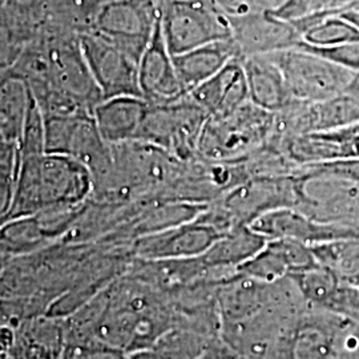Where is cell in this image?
<instances>
[{
    "label": "cell",
    "mask_w": 359,
    "mask_h": 359,
    "mask_svg": "<svg viewBox=\"0 0 359 359\" xmlns=\"http://www.w3.org/2000/svg\"><path fill=\"white\" fill-rule=\"evenodd\" d=\"M84 317L74 341H97L128 354L154 346L176 323L167 297L137 276L109 285Z\"/></svg>",
    "instance_id": "cell-1"
},
{
    "label": "cell",
    "mask_w": 359,
    "mask_h": 359,
    "mask_svg": "<svg viewBox=\"0 0 359 359\" xmlns=\"http://www.w3.org/2000/svg\"><path fill=\"white\" fill-rule=\"evenodd\" d=\"M93 188L90 168L67 154L20 157L16 194L1 224L83 203Z\"/></svg>",
    "instance_id": "cell-2"
},
{
    "label": "cell",
    "mask_w": 359,
    "mask_h": 359,
    "mask_svg": "<svg viewBox=\"0 0 359 359\" xmlns=\"http://www.w3.org/2000/svg\"><path fill=\"white\" fill-rule=\"evenodd\" d=\"M276 114L246 102L229 115L208 117L197 154L212 161H231L246 157L269 144Z\"/></svg>",
    "instance_id": "cell-3"
},
{
    "label": "cell",
    "mask_w": 359,
    "mask_h": 359,
    "mask_svg": "<svg viewBox=\"0 0 359 359\" xmlns=\"http://www.w3.org/2000/svg\"><path fill=\"white\" fill-rule=\"evenodd\" d=\"M158 19L172 56L231 39L228 13L216 0H163Z\"/></svg>",
    "instance_id": "cell-4"
},
{
    "label": "cell",
    "mask_w": 359,
    "mask_h": 359,
    "mask_svg": "<svg viewBox=\"0 0 359 359\" xmlns=\"http://www.w3.org/2000/svg\"><path fill=\"white\" fill-rule=\"evenodd\" d=\"M268 55L280 68L292 99L299 103L317 104L334 99L345 93L355 75L298 47Z\"/></svg>",
    "instance_id": "cell-5"
},
{
    "label": "cell",
    "mask_w": 359,
    "mask_h": 359,
    "mask_svg": "<svg viewBox=\"0 0 359 359\" xmlns=\"http://www.w3.org/2000/svg\"><path fill=\"white\" fill-rule=\"evenodd\" d=\"M206 118L205 112L189 96L164 105L149 104L136 142L160 147L187 160L197 154Z\"/></svg>",
    "instance_id": "cell-6"
},
{
    "label": "cell",
    "mask_w": 359,
    "mask_h": 359,
    "mask_svg": "<svg viewBox=\"0 0 359 359\" xmlns=\"http://www.w3.org/2000/svg\"><path fill=\"white\" fill-rule=\"evenodd\" d=\"M158 13V7L148 0H112L93 16L90 31L115 43L140 62Z\"/></svg>",
    "instance_id": "cell-7"
},
{
    "label": "cell",
    "mask_w": 359,
    "mask_h": 359,
    "mask_svg": "<svg viewBox=\"0 0 359 359\" xmlns=\"http://www.w3.org/2000/svg\"><path fill=\"white\" fill-rule=\"evenodd\" d=\"M79 43L104 100L118 96L142 97L140 62L135 56L90 29L80 35Z\"/></svg>",
    "instance_id": "cell-8"
},
{
    "label": "cell",
    "mask_w": 359,
    "mask_h": 359,
    "mask_svg": "<svg viewBox=\"0 0 359 359\" xmlns=\"http://www.w3.org/2000/svg\"><path fill=\"white\" fill-rule=\"evenodd\" d=\"M231 40L240 59L266 55L298 47L302 36L290 22L274 15L271 10L249 8L228 13Z\"/></svg>",
    "instance_id": "cell-9"
},
{
    "label": "cell",
    "mask_w": 359,
    "mask_h": 359,
    "mask_svg": "<svg viewBox=\"0 0 359 359\" xmlns=\"http://www.w3.org/2000/svg\"><path fill=\"white\" fill-rule=\"evenodd\" d=\"M224 233L200 215L191 221L157 231L137 243V256L142 261L188 259L203 256Z\"/></svg>",
    "instance_id": "cell-10"
},
{
    "label": "cell",
    "mask_w": 359,
    "mask_h": 359,
    "mask_svg": "<svg viewBox=\"0 0 359 359\" xmlns=\"http://www.w3.org/2000/svg\"><path fill=\"white\" fill-rule=\"evenodd\" d=\"M46 57V72L51 81L52 90L90 112L103 102L102 90L83 56L79 38L76 44L63 43L50 48Z\"/></svg>",
    "instance_id": "cell-11"
},
{
    "label": "cell",
    "mask_w": 359,
    "mask_h": 359,
    "mask_svg": "<svg viewBox=\"0 0 359 359\" xmlns=\"http://www.w3.org/2000/svg\"><path fill=\"white\" fill-rule=\"evenodd\" d=\"M283 154L301 167L359 160V124L310 132L280 142Z\"/></svg>",
    "instance_id": "cell-12"
},
{
    "label": "cell",
    "mask_w": 359,
    "mask_h": 359,
    "mask_svg": "<svg viewBox=\"0 0 359 359\" xmlns=\"http://www.w3.org/2000/svg\"><path fill=\"white\" fill-rule=\"evenodd\" d=\"M139 84L142 99L154 105H164L185 97L173 56L169 52L157 19L151 40L142 52L139 63Z\"/></svg>",
    "instance_id": "cell-13"
},
{
    "label": "cell",
    "mask_w": 359,
    "mask_h": 359,
    "mask_svg": "<svg viewBox=\"0 0 359 359\" xmlns=\"http://www.w3.org/2000/svg\"><path fill=\"white\" fill-rule=\"evenodd\" d=\"M208 117L226 116L249 102L241 59H234L188 95Z\"/></svg>",
    "instance_id": "cell-14"
},
{
    "label": "cell",
    "mask_w": 359,
    "mask_h": 359,
    "mask_svg": "<svg viewBox=\"0 0 359 359\" xmlns=\"http://www.w3.org/2000/svg\"><path fill=\"white\" fill-rule=\"evenodd\" d=\"M149 103L137 96H118L97 104L92 117L107 144L136 142Z\"/></svg>",
    "instance_id": "cell-15"
},
{
    "label": "cell",
    "mask_w": 359,
    "mask_h": 359,
    "mask_svg": "<svg viewBox=\"0 0 359 359\" xmlns=\"http://www.w3.org/2000/svg\"><path fill=\"white\" fill-rule=\"evenodd\" d=\"M241 62L250 103L270 114H278L294 103L280 68L268 53L244 57Z\"/></svg>",
    "instance_id": "cell-16"
},
{
    "label": "cell",
    "mask_w": 359,
    "mask_h": 359,
    "mask_svg": "<svg viewBox=\"0 0 359 359\" xmlns=\"http://www.w3.org/2000/svg\"><path fill=\"white\" fill-rule=\"evenodd\" d=\"M234 59H240V55L229 39L175 55L173 65L184 93L188 96Z\"/></svg>",
    "instance_id": "cell-17"
},
{
    "label": "cell",
    "mask_w": 359,
    "mask_h": 359,
    "mask_svg": "<svg viewBox=\"0 0 359 359\" xmlns=\"http://www.w3.org/2000/svg\"><path fill=\"white\" fill-rule=\"evenodd\" d=\"M15 329L10 359H62L65 354V327L51 318H35Z\"/></svg>",
    "instance_id": "cell-18"
},
{
    "label": "cell",
    "mask_w": 359,
    "mask_h": 359,
    "mask_svg": "<svg viewBox=\"0 0 359 359\" xmlns=\"http://www.w3.org/2000/svg\"><path fill=\"white\" fill-rule=\"evenodd\" d=\"M266 238L249 225L236 226L222 234L203 256L201 262L210 270H236L246 259L258 253Z\"/></svg>",
    "instance_id": "cell-19"
},
{
    "label": "cell",
    "mask_w": 359,
    "mask_h": 359,
    "mask_svg": "<svg viewBox=\"0 0 359 359\" xmlns=\"http://www.w3.org/2000/svg\"><path fill=\"white\" fill-rule=\"evenodd\" d=\"M34 100L31 87L20 77H0V133L18 148L29 107Z\"/></svg>",
    "instance_id": "cell-20"
},
{
    "label": "cell",
    "mask_w": 359,
    "mask_h": 359,
    "mask_svg": "<svg viewBox=\"0 0 359 359\" xmlns=\"http://www.w3.org/2000/svg\"><path fill=\"white\" fill-rule=\"evenodd\" d=\"M318 262L344 283L359 286V240L311 245Z\"/></svg>",
    "instance_id": "cell-21"
},
{
    "label": "cell",
    "mask_w": 359,
    "mask_h": 359,
    "mask_svg": "<svg viewBox=\"0 0 359 359\" xmlns=\"http://www.w3.org/2000/svg\"><path fill=\"white\" fill-rule=\"evenodd\" d=\"M236 273L261 283H274L290 276V269L274 240H268L255 256L237 266Z\"/></svg>",
    "instance_id": "cell-22"
},
{
    "label": "cell",
    "mask_w": 359,
    "mask_h": 359,
    "mask_svg": "<svg viewBox=\"0 0 359 359\" xmlns=\"http://www.w3.org/2000/svg\"><path fill=\"white\" fill-rule=\"evenodd\" d=\"M357 0H283L271 10L274 15L290 23L308 18H323L351 10Z\"/></svg>",
    "instance_id": "cell-23"
},
{
    "label": "cell",
    "mask_w": 359,
    "mask_h": 359,
    "mask_svg": "<svg viewBox=\"0 0 359 359\" xmlns=\"http://www.w3.org/2000/svg\"><path fill=\"white\" fill-rule=\"evenodd\" d=\"M31 27L0 13V72L10 69L23 55Z\"/></svg>",
    "instance_id": "cell-24"
},
{
    "label": "cell",
    "mask_w": 359,
    "mask_h": 359,
    "mask_svg": "<svg viewBox=\"0 0 359 359\" xmlns=\"http://www.w3.org/2000/svg\"><path fill=\"white\" fill-rule=\"evenodd\" d=\"M18 154L20 157L44 154V117L35 96L28 111L22 139L18 145Z\"/></svg>",
    "instance_id": "cell-25"
},
{
    "label": "cell",
    "mask_w": 359,
    "mask_h": 359,
    "mask_svg": "<svg viewBox=\"0 0 359 359\" xmlns=\"http://www.w3.org/2000/svg\"><path fill=\"white\" fill-rule=\"evenodd\" d=\"M298 48L318 55L334 65L346 68L354 74L359 72V39L325 48H313L302 44H298Z\"/></svg>",
    "instance_id": "cell-26"
},
{
    "label": "cell",
    "mask_w": 359,
    "mask_h": 359,
    "mask_svg": "<svg viewBox=\"0 0 359 359\" xmlns=\"http://www.w3.org/2000/svg\"><path fill=\"white\" fill-rule=\"evenodd\" d=\"M62 359H129V354L97 341H69Z\"/></svg>",
    "instance_id": "cell-27"
},
{
    "label": "cell",
    "mask_w": 359,
    "mask_h": 359,
    "mask_svg": "<svg viewBox=\"0 0 359 359\" xmlns=\"http://www.w3.org/2000/svg\"><path fill=\"white\" fill-rule=\"evenodd\" d=\"M20 168V156H15L0 161V222L10 213L13 205L18 177Z\"/></svg>",
    "instance_id": "cell-28"
},
{
    "label": "cell",
    "mask_w": 359,
    "mask_h": 359,
    "mask_svg": "<svg viewBox=\"0 0 359 359\" xmlns=\"http://www.w3.org/2000/svg\"><path fill=\"white\" fill-rule=\"evenodd\" d=\"M197 359H241L240 354L221 338L212 341Z\"/></svg>",
    "instance_id": "cell-29"
},
{
    "label": "cell",
    "mask_w": 359,
    "mask_h": 359,
    "mask_svg": "<svg viewBox=\"0 0 359 359\" xmlns=\"http://www.w3.org/2000/svg\"><path fill=\"white\" fill-rule=\"evenodd\" d=\"M13 338H15V329L1 325L0 326V355H7V353L13 346Z\"/></svg>",
    "instance_id": "cell-30"
},
{
    "label": "cell",
    "mask_w": 359,
    "mask_h": 359,
    "mask_svg": "<svg viewBox=\"0 0 359 359\" xmlns=\"http://www.w3.org/2000/svg\"><path fill=\"white\" fill-rule=\"evenodd\" d=\"M129 359H164L160 353L154 348V347H148V348H142L137 350L135 353L129 354Z\"/></svg>",
    "instance_id": "cell-31"
},
{
    "label": "cell",
    "mask_w": 359,
    "mask_h": 359,
    "mask_svg": "<svg viewBox=\"0 0 359 359\" xmlns=\"http://www.w3.org/2000/svg\"><path fill=\"white\" fill-rule=\"evenodd\" d=\"M16 152H18V148L7 142V140L3 137V135L0 133V161L13 157V156L16 154Z\"/></svg>",
    "instance_id": "cell-32"
},
{
    "label": "cell",
    "mask_w": 359,
    "mask_h": 359,
    "mask_svg": "<svg viewBox=\"0 0 359 359\" xmlns=\"http://www.w3.org/2000/svg\"><path fill=\"white\" fill-rule=\"evenodd\" d=\"M338 15H339V16H342L344 19H346L348 23H351L353 26L357 27L359 29V11H355V10H348V11L338 13Z\"/></svg>",
    "instance_id": "cell-33"
},
{
    "label": "cell",
    "mask_w": 359,
    "mask_h": 359,
    "mask_svg": "<svg viewBox=\"0 0 359 359\" xmlns=\"http://www.w3.org/2000/svg\"><path fill=\"white\" fill-rule=\"evenodd\" d=\"M345 93L351 95V96H355V97H359V72L353 76L350 84L347 86Z\"/></svg>",
    "instance_id": "cell-34"
},
{
    "label": "cell",
    "mask_w": 359,
    "mask_h": 359,
    "mask_svg": "<svg viewBox=\"0 0 359 359\" xmlns=\"http://www.w3.org/2000/svg\"><path fill=\"white\" fill-rule=\"evenodd\" d=\"M351 10H355V11H359V0H357V3L351 7Z\"/></svg>",
    "instance_id": "cell-35"
},
{
    "label": "cell",
    "mask_w": 359,
    "mask_h": 359,
    "mask_svg": "<svg viewBox=\"0 0 359 359\" xmlns=\"http://www.w3.org/2000/svg\"><path fill=\"white\" fill-rule=\"evenodd\" d=\"M0 1H1V0H0Z\"/></svg>",
    "instance_id": "cell-36"
},
{
    "label": "cell",
    "mask_w": 359,
    "mask_h": 359,
    "mask_svg": "<svg viewBox=\"0 0 359 359\" xmlns=\"http://www.w3.org/2000/svg\"><path fill=\"white\" fill-rule=\"evenodd\" d=\"M358 329H359V326H358Z\"/></svg>",
    "instance_id": "cell-37"
}]
</instances>
